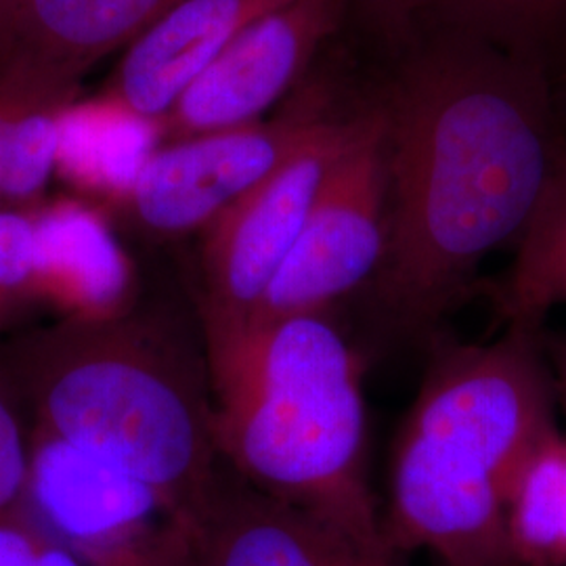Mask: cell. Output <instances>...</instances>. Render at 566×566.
I'll use <instances>...</instances> for the list:
<instances>
[{"label":"cell","instance_id":"7","mask_svg":"<svg viewBox=\"0 0 566 566\" xmlns=\"http://www.w3.org/2000/svg\"><path fill=\"white\" fill-rule=\"evenodd\" d=\"M181 0H0V99L63 114L81 81Z\"/></svg>","mask_w":566,"mask_h":566},{"label":"cell","instance_id":"20","mask_svg":"<svg viewBox=\"0 0 566 566\" xmlns=\"http://www.w3.org/2000/svg\"><path fill=\"white\" fill-rule=\"evenodd\" d=\"M25 472L20 430L0 401V510L9 506L20 491Z\"/></svg>","mask_w":566,"mask_h":566},{"label":"cell","instance_id":"14","mask_svg":"<svg viewBox=\"0 0 566 566\" xmlns=\"http://www.w3.org/2000/svg\"><path fill=\"white\" fill-rule=\"evenodd\" d=\"M558 304H566V143L500 296L510 325L533 332Z\"/></svg>","mask_w":566,"mask_h":566},{"label":"cell","instance_id":"4","mask_svg":"<svg viewBox=\"0 0 566 566\" xmlns=\"http://www.w3.org/2000/svg\"><path fill=\"white\" fill-rule=\"evenodd\" d=\"M61 439L118 465L143 483L196 495L202 479L200 420L181 388L122 361L67 371L49 397Z\"/></svg>","mask_w":566,"mask_h":566},{"label":"cell","instance_id":"3","mask_svg":"<svg viewBox=\"0 0 566 566\" xmlns=\"http://www.w3.org/2000/svg\"><path fill=\"white\" fill-rule=\"evenodd\" d=\"M219 322L227 437L243 470L266 495L392 549L367 483L361 365L340 329L325 311Z\"/></svg>","mask_w":566,"mask_h":566},{"label":"cell","instance_id":"1","mask_svg":"<svg viewBox=\"0 0 566 566\" xmlns=\"http://www.w3.org/2000/svg\"><path fill=\"white\" fill-rule=\"evenodd\" d=\"M422 32L374 105L388 229L365 287L405 336L432 332L479 264L521 240L566 143L539 61L453 30Z\"/></svg>","mask_w":566,"mask_h":566},{"label":"cell","instance_id":"6","mask_svg":"<svg viewBox=\"0 0 566 566\" xmlns=\"http://www.w3.org/2000/svg\"><path fill=\"white\" fill-rule=\"evenodd\" d=\"M334 122L317 103H306L273 120L168 143L147 156L128 187L135 212L164 235L212 224Z\"/></svg>","mask_w":566,"mask_h":566},{"label":"cell","instance_id":"11","mask_svg":"<svg viewBox=\"0 0 566 566\" xmlns=\"http://www.w3.org/2000/svg\"><path fill=\"white\" fill-rule=\"evenodd\" d=\"M287 0H181L133 42L103 86L102 105L160 124L243 30Z\"/></svg>","mask_w":566,"mask_h":566},{"label":"cell","instance_id":"8","mask_svg":"<svg viewBox=\"0 0 566 566\" xmlns=\"http://www.w3.org/2000/svg\"><path fill=\"white\" fill-rule=\"evenodd\" d=\"M348 13L350 0H287L269 11L185 91L158 133L177 143L261 122Z\"/></svg>","mask_w":566,"mask_h":566},{"label":"cell","instance_id":"24","mask_svg":"<svg viewBox=\"0 0 566 566\" xmlns=\"http://www.w3.org/2000/svg\"><path fill=\"white\" fill-rule=\"evenodd\" d=\"M30 566H82L78 558L61 547H46L41 549Z\"/></svg>","mask_w":566,"mask_h":566},{"label":"cell","instance_id":"2","mask_svg":"<svg viewBox=\"0 0 566 566\" xmlns=\"http://www.w3.org/2000/svg\"><path fill=\"white\" fill-rule=\"evenodd\" d=\"M556 437L542 329L437 344L392 453L386 542L447 566L523 565L510 504Z\"/></svg>","mask_w":566,"mask_h":566},{"label":"cell","instance_id":"17","mask_svg":"<svg viewBox=\"0 0 566 566\" xmlns=\"http://www.w3.org/2000/svg\"><path fill=\"white\" fill-rule=\"evenodd\" d=\"M63 114L0 99V198L41 191L60 160Z\"/></svg>","mask_w":566,"mask_h":566},{"label":"cell","instance_id":"18","mask_svg":"<svg viewBox=\"0 0 566 566\" xmlns=\"http://www.w3.org/2000/svg\"><path fill=\"white\" fill-rule=\"evenodd\" d=\"M34 221L0 212V287H18L34 275Z\"/></svg>","mask_w":566,"mask_h":566},{"label":"cell","instance_id":"22","mask_svg":"<svg viewBox=\"0 0 566 566\" xmlns=\"http://www.w3.org/2000/svg\"><path fill=\"white\" fill-rule=\"evenodd\" d=\"M39 552L25 533L0 526V566H30Z\"/></svg>","mask_w":566,"mask_h":566},{"label":"cell","instance_id":"21","mask_svg":"<svg viewBox=\"0 0 566 566\" xmlns=\"http://www.w3.org/2000/svg\"><path fill=\"white\" fill-rule=\"evenodd\" d=\"M539 61L546 70L558 120L566 130V2L542 46Z\"/></svg>","mask_w":566,"mask_h":566},{"label":"cell","instance_id":"9","mask_svg":"<svg viewBox=\"0 0 566 566\" xmlns=\"http://www.w3.org/2000/svg\"><path fill=\"white\" fill-rule=\"evenodd\" d=\"M359 124L361 116L334 122L317 142L212 223L208 264L221 301V319L248 322L254 315Z\"/></svg>","mask_w":566,"mask_h":566},{"label":"cell","instance_id":"15","mask_svg":"<svg viewBox=\"0 0 566 566\" xmlns=\"http://www.w3.org/2000/svg\"><path fill=\"white\" fill-rule=\"evenodd\" d=\"M566 0H422L416 28H441L539 61ZM542 63V61H539Z\"/></svg>","mask_w":566,"mask_h":566},{"label":"cell","instance_id":"12","mask_svg":"<svg viewBox=\"0 0 566 566\" xmlns=\"http://www.w3.org/2000/svg\"><path fill=\"white\" fill-rule=\"evenodd\" d=\"M34 493L49 523L78 542H102L143 523L160 493L65 439L34 464Z\"/></svg>","mask_w":566,"mask_h":566},{"label":"cell","instance_id":"19","mask_svg":"<svg viewBox=\"0 0 566 566\" xmlns=\"http://www.w3.org/2000/svg\"><path fill=\"white\" fill-rule=\"evenodd\" d=\"M422 0H350V11L364 18L386 41H411Z\"/></svg>","mask_w":566,"mask_h":566},{"label":"cell","instance_id":"13","mask_svg":"<svg viewBox=\"0 0 566 566\" xmlns=\"http://www.w3.org/2000/svg\"><path fill=\"white\" fill-rule=\"evenodd\" d=\"M34 275L61 282L88 304L114 303L126 285L120 248L102 219L76 203H61L34 221Z\"/></svg>","mask_w":566,"mask_h":566},{"label":"cell","instance_id":"16","mask_svg":"<svg viewBox=\"0 0 566 566\" xmlns=\"http://www.w3.org/2000/svg\"><path fill=\"white\" fill-rule=\"evenodd\" d=\"M510 525L525 560L566 556V443L556 437L526 470L510 504Z\"/></svg>","mask_w":566,"mask_h":566},{"label":"cell","instance_id":"5","mask_svg":"<svg viewBox=\"0 0 566 566\" xmlns=\"http://www.w3.org/2000/svg\"><path fill=\"white\" fill-rule=\"evenodd\" d=\"M386 210L382 120L371 107L361 114L357 135L332 166L301 238L248 322L327 311L371 282L385 256Z\"/></svg>","mask_w":566,"mask_h":566},{"label":"cell","instance_id":"10","mask_svg":"<svg viewBox=\"0 0 566 566\" xmlns=\"http://www.w3.org/2000/svg\"><path fill=\"white\" fill-rule=\"evenodd\" d=\"M151 566H399L319 516L271 495L208 502L187 521Z\"/></svg>","mask_w":566,"mask_h":566},{"label":"cell","instance_id":"23","mask_svg":"<svg viewBox=\"0 0 566 566\" xmlns=\"http://www.w3.org/2000/svg\"><path fill=\"white\" fill-rule=\"evenodd\" d=\"M544 353H546L547 364L552 365L554 371V388L560 390V397L566 405V338H544Z\"/></svg>","mask_w":566,"mask_h":566}]
</instances>
